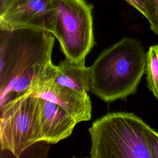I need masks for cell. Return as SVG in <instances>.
Returning a JSON list of instances; mask_svg holds the SVG:
<instances>
[{"label": "cell", "mask_w": 158, "mask_h": 158, "mask_svg": "<svg viewBox=\"0 0 158 158\" xmlns=\"http://www.w3.org/2000/svg\"><path fill=\"white\" fill-rule=\"evenodd\" d=\"M146 64L141 42L125 37L103 50L88 67V91L105 102L125 99L136 92Z\"/></svg>", "instance_id": "7a4b0ae2"}, {"label": "cell", "mask_w": 158, "mask_h": 158, "mask_svg": "<svg viewBox=\"0 0 158 158\" xmlns=\"http://www.w3.org/2000/svg\"><path fill=\"white\" fill-rule=\"evenodd\" d=\"M54 41L45 30L0 29V108L27 95L52 63Z\"/></svg>", "instance_id": "6da1fadb"}, {"label": "cell", "mask_w": 158, "mask_h": 158, "mask_svg": "<svg viewBox=\"0 0 158 158\" xmlns=\"http://www.w3.org/2000/svg\"><path fill=\"white\" fill-rule=\"evenodd\" d=\"M56 18L52 35L65 58L85 64L94 44L93 9L85 0H53Z\"/></svg>", "instance_id": "277c9868"}, {"label": "cell", "mask_w": 158, "mask_h": 158, "mask_svg": "<svg viewBox=\"0 0 158 158\" xmlns=\"http://www.w3.org/2000/svg\"><path fill=\"white\" fill-rule=\"evenodd\" d=\"M41 98L58 105L78 122L91 118L92 106L88 93H82L44 80L38 81L27 95Z\"/></svg>", "instance_id": "ba28073f"}, {"label": "cell", "mask_w": 158, "mask_h": 158, "mask_svg": "<svg viewBox=\"0 0 158 158\" xmlns=\"http://www.w3.org/2000/svg\"><path fill=\"white\" fill-rule=\"evenodd\" d=\"M145 72L148 87L158 99V44L150 46L146 52Z\"/></svg>", "instance_id": "30bf717a"}, {"label": "cell", "mask_w": 158, "mask_h": 158, "mask_svg": "<svg viewBox=\"0 0 158 158\" xmlns=\"http://www.w3.org/2000/svg\"><path fill=\"white\" fill-rule=\"evenodd\" d=\"M146 123L133 113L114 112L94 121L88 128L93 158H152Z\"/></svg>", "instance_id": "3957f363"}, {"label": "cell", "mask_w": 158, "mask_h": 158, "mask_svg": "<svg viewBox=\"0 0 158 158\" xmlns=\"http://www.w3.org/2000/svg\"><path fill=\"white\" fill-rule=\"evenodd\" d=\"M56 18L53 0H13L0 13V29L31 28L52 33Z\"/></svg>", "instance_id": "8992f818"}, {"label": "cell", "mask_w": 158, "mask_h": 158, "mask_svg": "<svg viewBox=\"0 0 158 158\" xmlns=\"http://www.w3.org/2000/svg\"><path fill=\"white\" fill-rule=\"evenodd\" d=\"M13 0H0V13L2 12Z\"/></svg>", "instance_id": "5bb4252c"}, {"label": "cell", "mask_w": 158, "mask_h": 158, "mask_svg": "<svg viewBox=\"0 0 158 158\" xmlns=\"http://www.w3.org/2000/svg\"><path fill=\"white\" fill-rule=\"evenodd\" d=\"M36 98L28 96L12 100L0 108V143L1 151L20 157L35 145L31 136Z\"/></svg>", "instance_id": "5b68a950"}, {"label": "cell", "mask_w": 158, "mask_h": 158, "mask_svg": "<svg viewBox=\"0 0 158 158\" xmlns=\"http://www.w3.org/2000/svg\"><path fill=\"white\" fill-rule=\"evenodd\" d=\"M36 106L32 131L33 144L44 142L56 144L71 135L78 123L58 105L36 97Z\"/></svg>", "instance_id": "52a82bcc"}, {"label": "cell", "mask_w": 158, "mask_h": 158, "mask_svg": "<svg viewBox=\"0 0 158 158\" xmlns=\"http://www.w3.org/2000/svg\"><path fill=\"white\" fill-rule=\"evenodd\" d=\"M154 1L156 4V12L154 18L149 23L151 30L158 35V0H154Z\"/></svg>", "instance_id": "4fadbf2b"}, {"label": "cell", "mask_w": 158, "mask_h": 158, "mask_svg": "<svg viewBox=\"0 0 158 158\" xmlns=\"http://www.w3.org/2000/svg\"><path fill=\"white\" fill-rule=\"evenodd\" d=\"M40 80L48 81L82 93L89 92L88 67L65 58L57 65L52 63L38 81Z\"/></svg>", "instance_id": "9c48e42d"}, {"label": "cell", "mask_w": 158, "mask_h": 158, "mask_svg": "<svg viewBox=\"0 0 158 158\" xmlns=\"http://www.w3.org/2000/svg\"><path fill=\"white\" fill-rule=\"evenodd\" d=\"M146 134L152 158H158V133L147 125Z\"/></svg>", "instance_id": "7c38bea8"}, {"label": "cell", "mask_w": 158, "mask_h": 158, "mask_svg": "<svg viewBox=\"0 0 158 158\" xmlns=\"http://www.w3.org/2000/svg\"><path fill=\"white\" fill-rule=\"evenodd\" d=\"M125 1L146 17L149 22L154 18L156 12V4L154 0Z\"/></svg>", "instance_id": "8fae6325"}]
</instances>
